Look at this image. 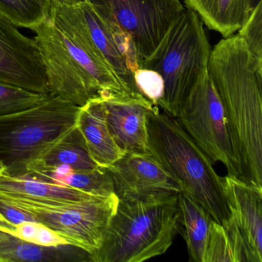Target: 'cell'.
<instances>
[{"mask_svg": "<svg viewBox=\"0 0 262 262\" xmlns=\"http://www.w3.org/2000/svg\"><path fill=\"white\" fill-rule=\"evenodd\" d=\"M208 73L223 106L244 181L262 188V67L236 34L211 50Z\"/></svg>", "mask_w": 262, "mask_h": 262, "instance_id": "1", "label": "cell"}, {"mask_svg": "<svg viewBox=\"0 0 262 262\" xmlns=\"http://www.w3.org/2000/svg\"><path fill=\"white\" fill-rule=\"evenodd\" d=\"M182 230L178 193L119 198L92 262H142L166 252Z\"/></svg>", "mask_w": 262, "mask_h": 262, "instance_id": "2", "label": "cell"}, {"mask_svg": "<svg viewBox=\"0 0 262 262\" xmlns=\"http://www.w3.org/2000/svg\"><path fill=\"white\" fill-rule=\"evenodd\" d=\"M148 148L182 192L203 206L213 220L222 225L229 219L222 177L213 162L176 118L156 105L148 114Z\"/></svg>", "mask_w": 262, "mask_h": 262, "instance_id": "3", "label": "cell"}, {"mask_svg": "<svg viewBox=\"0 0 262 262\" xmlns=\"http://www.w3.org/2000/svg\"><path fill=\"white\" fill-rule=\"evenodd\" d=\"M80 107L50 94L24 111L0 116V162L4 174L24 177L50 147L77 125Z\"/></svg>", "mask_w": 262, "mask_h": 262, "instance_id": "4", "label": "cell"}, {"mask_svg": "<svg viewBox=\"0 0 262 262\" xmlns=\"http://www.w3.org/2000/svg\"><path fill=\"white\" fill-rule=\"evenodd\" d=\"M211 47L197 13L185 8L168 29L163 40L142 68L157 72L163 79L164 95L159 103L176 117L199 79L208 71Z\"/></svg>", "mask_w": 262, "mask_h": 262, "instance_id": "5", "label": "cell"}, {"mask_svg": "<svg viewBox=\"0 0 262 262\" xmlns=\"http://www.w3.org/2000/svg\"><path fill=\"white\" fill-rule=\"evenodd\" d=\"M0 201L30 213L37 222L63 237L69 245L87 251L90 256L102 246L119 198L114 194L93 196L80 202L48 203L0 194Z\"/></svg>", "mask_w": 262, "mask_h": 262, "instance_id": "6", "label": "cell"}, {"mask_svg": "<svg viewBox=\"0 0 262 262\" xmlns=\"http://www.w3.org/2000/svg\"><path fill=\"white\" fill-rule=\"evenodd\" d=\"M50 19L61 31L73 35L91 47L125 86L140 94L134 74L142 69V59L127 33L105 22L88 1L76 4L53 2Z\"/></svg>", "mask_w": 262, "mask_h": 262, "instance_id": "7", "label": "cell"}, {"mask_svg": "<svg viewBox=\"0 0 262 262\" xmlns=\"http://www.w3.org/2000/svg\"><path fill=\"white\" fill-rule=\"evenodd\" d=\"M176 119L213 163L222 162L228 176L244 181L225 111L208 71L190 92Z\"/></svg>", "mask_w": 262, "mask_h": 262, "instance_id": "8", "label": "cell"}, {"mask_svg": "<svg viewBox=\"0 0 262 262\" xmlns=\"http://www.w3.org/2000/svg\"><path fill=\"white\" fill-rule=\"evenodd\" d=\"M108 24L133 39L142 60L157 50L185 10L180 0H86Z\"/></svg>", "mask_w": 262, "mask_h": 262, "instance_id": "9", "label": "cell"}, {"mask_svg": "<svg viewBox=\"0 0 262 262\" xmlns=\"http://www.w3.org/2000/svg\"><path fill=\"white\" fill-rule=\"evenodd\" d=\"M47 73L50 94L77 106L99 97V90L70 48L63 33L49 18L33 29Z\"/></svg>", "mask_w": 262, "mask_h": 262, "instance_id": "10", "label": "cell"}, {"mask_svg": "<svg viewBox=\"0 0 262 262\" xmlns=\"http://www.w3.org/2000/svg\"><path fill=\"white\" fill-rule=\"evenodd\" d=\"M0 80L34 93L50 94L45 67L35 39L0 13Z\"/></svg>", "mask_w": 262, "mask_h": 262, "instance_id": "11", "label": "cell"}, {"mask_svg": "<svg viewBox=\"0 0 262 262\" xmlns=\"http://www.w3.org/2000/svg\"><path fill=\"white\" fill-rule=\"evenodd\" d=\"M108 170L118 198L182 192L179 184L150 153H125Z\"/></svg>", "mask_w": 262, "mask_h": 262, "instance_id": "12", "label": "cell"}, {"mask_svg": "<svg viewBox=\"0 0 262 262\" xmlns=\"http://www.w3.org/2000/svg\"><path fill=\"white\" fill-rule=\"evenodd\" d=\"M102 100L108 130L118 147L125 153L149 154L148 117L154 105L144 96H121Z\"/></svg>", "mask_w": 262, "mask_h": 262, "instance_id": "13", "label": "cell"}, {"mask_svg": "<svg viewBox=\"0 0 262 262\" xmlns=\"http://www.w3.org/2000/svg\"><path fill=\"white\" fill-rule=\"evenodd\" d=\"M222 181L230 215L256 262H262V188L228 176L222 177Z\"/></svg>", "mask_w": 262, "mask_h": 262, "instance_id": "14", "label": "cell"}, {"mask_svg": "<svg viewBox=\"0 0 262 262\" xmlns=\"http://www.w3.org/2000/svg\"><path fill=\"white\" fill-rule=\"evenodd\" d=\"M77 127L90 156L99 166L110 168L125 154L110 134L105 105L100 97L90 99L80 107Z\"/></svg>", "mask_w": 262, "mask_h": 262, "instance_id": "15", "label": "cell"}, {"mask_svg": "<svg viewBox=\"0 0 262 262\" xmlns=\"http://www.w3.org/2000/svg\"><path fill=\"white\" fill-rule=\"evenodd\" d=\"M60 165L71 167L74 171H90L100 167L90 156L77 125L37 159L29 168L27 176L48 172Z\"/></svg>", "mask_w": 262, "mask_h": 262, "instance_id": "16", "label": "cell"}, {"mask_svg": "<svg viewBox=\"0 0 262 262\" xmlns=\"http://www.w3.org/2000/svg\"><path fill=\"white\" fill-rule=\"evenodd\" d=\"M0 194L48 203L80 202L96 196L70 186L45 182L33 176L12 177L4 173L0 174Z\"/></svg>", "mask_w": 262, "mask_h": 262, "instance_id": "17", "label": "cell"}, {"mask_svg": "<svg viewBox=\"0 0 262 262\" xmlns=\"http://www.w3.org/2000/svg\"><path fill=\"white\" fill-rule=\"evenodd\" d=\"M185 4L209 30L223 38L238 31L252 10L248 0H185Z\"/></svg>", "mask_w": 262, "mask_h": 262, "instance_id": "18", "label": "cell"}, {"mask_svg": "<svg viewBox=\"0 0 262 262\" xmlns=\"http://www.w3.org/2000/svg\"><path fill=\"white\" fill-rule=\"evenodd\" d=\"M88 260L87 251L72 246L47 248L25 242L10 233L0 230V262L62 261Z\"/></svg>", "mask_w": 262, "mask_h": 262, "instance_id": "19", "label": "cell"}, {"mask_svg": "<svg viewBox=\"0 0 262 262\" xmlns=\"http://www.w3.org/2000/svg\"><path fill=\"white\" fill-rule=\"evenodd\" d=\"M179 203L190 261L205 262L210 222L212 219L203 206L185 193H179Z\"/></svg>", "mask_w": 262, "mask_h": 262, "instance_id": "20", "label": "cell"}, {"mask_svg": "<svg viewBox=\"0 0 262 262\" xmlns=\"http://www.w3.org/2000/svg\"><path fill=\"white\" fill-rule=\"evenodd\" d=\"M45 182L66 185L96 196L116 194L114 182L108 168L99 167L86 171H70L64 174L40 173L30 174Z\"/></svg>", "mask_w": 262, "mask_h": 262, "instance_id": "21", "label": "cell"}, {"mask_svg": "<svg viewBox=\"0 0 262 262\" xmlns=\"http://www.w3.org/2000/svg\"><path fill=\"white\" fill-rule=\"evenodd\" d=\"M53 0H0V13L18 27L33 30L50 18Z\"/></svg>", "mask_w": 262, "mask_h": 262, "instance_id": "22", "label": "cell"}, {"mask_svg": "<svg viewBox=\"0 0 262 262\" xmlns=\"http://www.w3.org/2000/svg\"><path fill=\"white\" fill-rule=\"evenodd\" d=\"M50 94L34 93L0 80V116L24 111L42 102Z\"/></svg>", "mask_w": 262, "mask_h": 262, "instance_id": "23", "label": "cell"}, {"mask_svg": "<svg viewBox=\"0 0 262 262\" xmlns=\"http://www.w3.org/2000/svg\"><path fill=\"white\" fill-rule=\"evenodd\" d=\"M237 35L246 44L255 62L262 67V2L251 10Z\"/></svg>", "mask_w": 262, "mask_h": 262, "instance_id": "24", "label": "cell"}, {"mask_svg": "<svg viewBox=\"0 0 262 262\" xmlns=\"http://www.w3.org/2000/svg\"><path fill=\"white\" fill-rule=\"evenodd\" d=\"M235 262L232 248L222 225L211 220L205 251V262Z\"/></svg>", "mask_w": 262, "mask_h": 262, "instance_id": "25", "label": "cell"}, {"mask_svg": "<svg viewBox=\"0 0 262 262\" xmlns=\"http://www.w3.org/2000/svg\"><path fill=\"white\" fill-rule=\"evenodd\" d=\"M135 82L139 93L152 105L159 106L164 95L162 76L149 69H139L135 72Z\"/></svg>", "mask_w": 262, "mask_h": 262, "instance_id": "26", "label": "cell"}, {"mask_svg": "<svg viewBox=\"0 0 262 262\" xmlns=\"http://www.w3.org/2000/svg\"><path fill=\"white\" fill-rule=\"evenodd\" d=\"M32 243L47 248H58L70 245L68 242L56 231L41 223L38 224L37 231Z\"/></svg>", "mask_w": 262, "mask_h": 262, "instance_id": "27", "label": "cell"}, {"mask_svg": "<svg viewBox=\"0 0 262 262\" xmlns=\"http://www.w3.org/2000/svg\"><path fill=\"white\" fill-rule=\"evenodd\" d=\"M0 214L12 225H16L25 222H37L34 216L10 204L0 201Z\"/></svg>", "mask_w": 262, "mask_h": 262, "instance_id": "28", "label": "cell"}, {"mask_svg": "<svg viewBox=\"0 0 262 262\" xmlns=\"http://www.w3.org/2000/svg\"><path fill=\"white\" fill-rule=\"evenodd\" d=\"M39 222H25L16 226V237L25 241L33 242L37 231Z\"/></svg>", "mask_w": 262, "mask_h": 262, "instance_id": "29", "label": "cell"}, {"mask_svg": "<svg viewBox=\"0 0 262 262\" xmlns=\"http://www.w3.org/2000/svg\"><path fill=\"white\" fill-rule=\"evenodd\" d=\"M0 230L16 236V226L6 220L1 214H0Z\"/></svg>", "mask_w": 262, "mask_h": 262, "instance_id": "30", "label": "cell"}, {"mask_svg": "<svg viewBox=\"0 0 262 262\" xmlns=\"http://www.w3.org/2000/svg\"><path fill=\"white\" fill-rule=\"evenodd\" d=\"M86 0H53V2L61 4H76L85 2Z\"/></svg>", "mask_w": 262, "mask_h": 262, "instance_id": "31", "label": "cell"}, {"mask_svg": "<svg viewBox=\"0 0 262 262\" xmlns=\"http://www.w3.org/2000/svg\"><path fill=\"white\" fill-rule=\"evenodd\" d=\"M248 1L251 10H253V9H254V7L257 5V4H260V2H262V0H248Z\"/></svg>", "mask_w": 262, "mask_h": 262, "instance_id": "32", "label": "cell"}, {"mask_svg": "<svg viewBox=\"0 0 262 262\" xmlns=\"http://www.w3.org/2000/svg\"><path fill=\"white\" fill-rule=\"evenodd\" d=\"M5 171V167L3 165L2 162H0V174H3Z\"/></svg>", "mask_w": 262, "mask_h": 262, "instance_id": "33", "label": "cell"}]
</instances>
